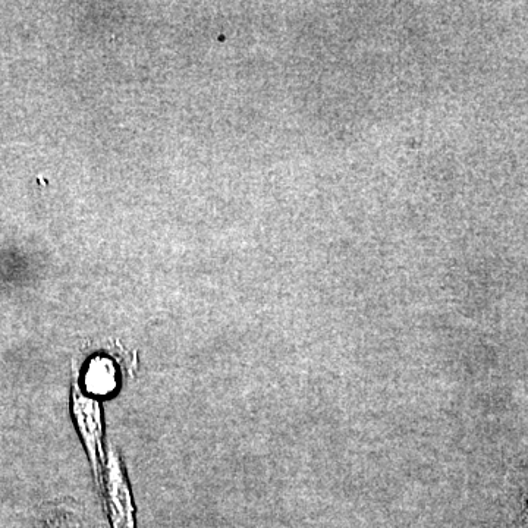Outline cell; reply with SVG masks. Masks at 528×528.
I'll use <instances>...</instances> for the list:
<instances>
[{
    "label": "cell",
    "mask_w": 528,
    "mask_h": 528,
    "mask_svg": "<svg viewBox=\"0 0 528 528\" xmlns=\"http://www.w3.org/2000/svg\"><path fill=\"white\" fill-rule=\"evenodd\" d=\"M65 528H71V527H65Z\"/></svg>",
    "instance_id": "cell-4"
},
{
    "label": "cell",
    "mask_w": 528,
    "mask_h": 528,
    "mask_svg": "<svg viewBox=\"0 0 528 528\" xmlns=\"http://www.w3.org/2000/svg\"><path fill=\"white\" fill-rule=\"evenodd\" d=\"M119 383V367L112 355L96 354L88 361L83 377V392L90 395H109Z\"/></svg>",
    "instance_id": "cell-3"
},
{
    "label": "cell",
    "mask_w": 528,
    "mask_h": 528,
    "mask_svg": "<svg viewBox=\"0 0 528 528\" xmlns=\"http://www.w3.org/2000/svg\"><path fill=\"white\" fill-rule=\"evenodd\" d=\"M103 496L108 505L112 528H137L135 526V508L130 484L125 477L124 468L115 449H110L106 462L105 489Z\"/></svg>",
    "instance_id": "cell-2"
},
{
    "label": "cell",
    "mask_w": 528,
    "mask_h": 528,
    "mask_svg": "<svg viewBox=\"0 0 528 528\" xmlns=\"http://www.w3.org/2000/svg\"><path fill=\"white\" fill-rule=\"evenodd\" d=\"M72 413L83 439L94 479L100 489H105L106 454L103 448V418L100 402L84 394L77 382L72 386Z\"/></svg>",
    "instance_id": "cell-1"
}]
</instances>
